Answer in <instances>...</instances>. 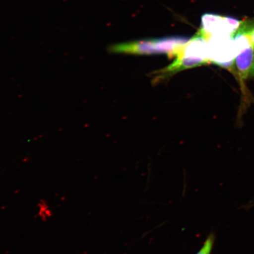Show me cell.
Returning <instances> with one entry per match:
<instances>
[{"label": "cell", "mask_w": 254, "mask_h": 254, "mask_svg": "<svg viewBox=\"0 0 254 254\" xmlns=\"http://www.w3.org/2000/svg\"><path fill=\"white\" fill-rule=\"evenodd\" d=\"M189 40L187 37L180 36L142 40L114 44L109 51L136 55H166L171 59L179 55Z\"/></svg>", "instance_id": "cell-1"}, {"label": "cell", "mask_w": 254, "mask_h": 254, "mask_svg": "<svg viewBox=\"0 0 254 254\" xmlns=\"http://www.w3.org/2000/svg\"><path fill=\"white\" fill-rule=\"evenodd\" d=\"M209 61L207 37L199 29L192 39L188 41L182 52L170 65L159 71L158 79H164L181 71L208 64Z\"/></svg>", "instance_id": "cell-2"}, {"label": "cell", "mask_w": 254, "mask_h": 254, "mask_svg": "<svg viewBox=\"0 0 254 254\" xmlns=\"http://www.w3.org/2000/svg\"><path fill=\"white\" fill-rule=\"evenodd\" d=\"M253 31L241 25L233 35L236 57L234 69L240 80L254 77Z\"/></svg>", "instance_id": "cell-3"}, {"label": "cell", "mask_w": 254, "mask_h": 254, "mask_svg": "<svg viewBox=\"0 0 254 254\" xmlns=\"http://www.w3.org/2000/svg\"><path fill=\"white\" fill-rule=\"evenodd\" d=\"M208 49L210 63L225 68L233 67L236 51L233 36L217 34L207 37Z\"/></svg>", "instance_id": "cell-4"}, {"label": "cell", "mask_w": 254, "mask_h": 254, "mask_svg": "<svg viewBox=\"0 0 254 254\" xmlns=\"http://www.w3.org/2000/svg\"><path fill=\"white\" fill-rule=\"evenodd\" d=\"M243 21L232 17L206 13L202 16L200 28L208 36L212 34H224L233 36L240 27Z\"/></svg>", "instance_id": "cell-5"}, {"label": "cell", "mask_w": 254, "mask_h": 254, "mask_svg": "<svg viewBox=\"0 0 254 254\" xmlns=\"http://www.w3.org/2000/svg\"><path fill=\"white\" fill-rule=\"evenodd\" d=\"M215 237L213 234L209 235L203 244L202 247L196 254H211L213 249Z\"/></svg>", "instance_id": "cell-6"}]
</instances>
